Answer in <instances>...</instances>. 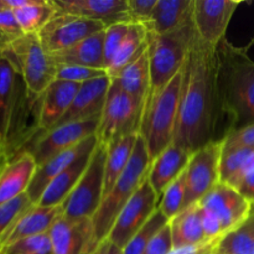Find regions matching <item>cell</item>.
Listing matches in <instances>:
<instances>
[{
    "label": "cell",
    "instance_id": "obj_1",
    "mask_svg": "<svg viewBox=\"0 0 254 254\" xmlns=\"http://www.w3.org/2000/svg\"><path fill=\"white\" fill-rule=\"evenodd\" d=\"M223 119L217 89L216 47L203 41L195 32L183 68L173 143L195 153L212 141H221L218 130Z\"/></svg>",
    "mask_w": 254,
    "mask_h": 254
},
{
    "label": "cell",
    "instance_id": "obj_2",
    "mask_svg": "<svg viewBox=\"0 0 254 254\" xmlns=\"http://www.w3.org/2000/svg\"><path fill=\"white\" fill-rule=\"evenodd\" d=\"M216 57L218 97L230 133L254 123V61L227 39L217 45Z\"/></svg>",
    "mask_w": 254,
    "mask_h": 254
},
{
    "label": "cell",
    "instance_id": "obj_3",
    "mask_svg": "<svg viewBox=\"0 0 254 254\" xmlns=\"http://www.w3.org/2000/svg\"><path fill=\"white\" fill-rule=\"evenodd\" d=\"M39 101L40 96L30 93L12 62L0 55V143L10 159L32 139L29 119L34 117L37 123Z\"/></svg>",
    "mask_w": 254,
    "mask_h": 254
},
{
    "label": "cell",
    "instance_id": "obj_4",
    "mask_svg": "<svg viewBox=\"0 0 254 254\" xmlns=\"http://www.w3.org/2000/svg\"><path fill=\"white\" fill-rule=\"evenodd\" d=\"M183 71L158 92L149 93L141 114L139 136L143 138L150 158L155 159L173 144L178 123Z\"/></svg>",
    "mask_w": 254,
    "mask_h": 254
},
{
    "label": "cell",
    "instance_id": "obj_5",
    "mask_svg": "<svg viewBox=\"0 0 254 254\" xmlns=\"http://www.w3.org/2000/svg\"><path fill=\"white\" fill-rule=\"evenodd\" d=\"M151 163H153V159L149 155L145 141L141 136H139L128 166L103 198L96 215L92 218L96 248L102 241L108 237L112 226L121 211L126 207V205L135 195L141 184L146 180Z\"/></svg>",
    "mask_w": 254,
    "mask_h": 254
},
{
    "label": "cell",
    "instance_id": "obj_6",
    "mask_svg": "<svg viewBox=\"0 0 254 254\" xmlns=\"http://www.w3.org/2000/svg\"><path fill=\"white\" fill-rule=\"evenodd\" d=\"M196 29L192 20L169 34L146 35L150 60V91H160L184 68ZM148 93V94H149Z\"/></svg>",
    "mask_w": 254,
    "mask_h": 254
},
{
    "label": "cell",
    "instance_id": "obj_7",
    "mask_svg": "<svg viewBox=\"0 0 254 254\" xmlns=\"http://www.w3.org/2000/svg\"><path fill=\"white\" fill-rule=\"evenodd\" d=\"M17 69L31 94L41 96L56 79V64L40 42L37 34L22 35L5 45L1 51Z\"/></svg>",
    "mask_w": 254,
    "mask_h": 254
},
{
    "label": "cell",
    "instance_id": "obj_8",
    "mask_svg": "<svg viewBox=\"0 0 254 254\" xmlns=\"http://www.w3.org/2000/svg\"><path fill=\"white\" fill-rule=\"evenodd\" d=\"M107 146L97 145L81 180L61 205L62 217L71 221L93 218L103 201Z\"/></svg>",
    "mask_w": 254,
    "mask_h": 254
},
{
    "label": "cell",
    "instance_id": "obj_9",
    "mask_svg": "<svg viewBox=\"0 0 254 254\" xmlns=\"http://www.w3.org/2000/svg\"><path fill=\"white\" fill-rule=\"evenodd\" d=\"M141 114L143 108L111 79V87L96 133L98 143L108 146L113 141L130 134L139 135Z\"/></svg>",
    "mask_w": 254,
    "mask_h": 254
},
{
    "label": "cell",
    "instance_id": "obj_10",
    "mask_svg": "<svg viewBox=\"0 0 254 254\" xmlns=\"http://www.w3.org/2000/svg\"><path fill=\"white\" fill-rule=\"evenodd\" d=\"M221 155L222 140L212 141L192 154L184 171L186 191L184 210L200 202L220 183Z\"/></svg>",
    "mask_w": 254,
    "mask_h": 254
},
{
    "label": "cell",
    "instance_id": "obj_11",
    "mask_svg": "<svg viewBox=\"0 0 254 254\" xmlns=\"http://www.w3.org/2000/svg\"><path fill=\"white\" fill-rule=\"evenodd\" d=\"M99 118L101 117L55 127L46 133L35 136L21 151H27L31 154L37 166L42 165L52 156L78 145L89 136L96 135Z\"/></svg>",
    "mask_w": 254,
    "mask_h": 254
},
{
    "label": "cell",
    "instance_id": "obj_12",
    "mask_svg": "<svg viewBox=\"0 0 254 254\" xmlns=\"http://www.w3.org/2000/svg\"><path fill=\"white\" fill-rule=\"evenodd\" d=\"M158 195L146 178L135 195L121 211L107 238L123 250L158 210Z\"/></svg>",
    "mask_w": 254,
    "mask_h": 254
},
{
    "label": "cell",
    "instance_id": "obj_13",
    "mask_svg": "<svg viewBox=\"0 0 254 254\" xmlns=\"http://www.w3.org/2000/svg\"><path fill=\"white\" fill-rule=\"evenodd\" d=\"M104 29L106 26L102 22L57 11L37 36L45 51L51 55L68 49Z\"/></svg>",
    "mask_w": 254,
    "mask_h": 254
},
{
    "label": "cell",
    "instance_id": "obj_14",
    "mask_svg": "<svg viewBox=\"0 0 254 254\" xmlns=\"http://www.w3.org/2000/svg\"><path fill=\"white\" fill-rule=\"evenodd\" d=\"M198 205L218 218L225 235L245 225L252 213L250 201L246 200L237 189L221 181L198 202Z\"/></svg>",
    "mask_w": 254,
    "mask_h": 254
},
{
    "label": "cell",
    "instance_id": "obj_15",
    "mask_svg": "<svg viewBox=\"0 0 254 254\" xmlns=\"http://www.w3.org/2000/svg\"><path fill=\"white\" fill-rule=\"evenodd\" d=\"M240 4L235 0H193L192 21L198 36L217 47L226 39L227 27Z\"/></svg>",
    "mask_w": 254,
    "mask_h": 254
},
{
    "label": "cell",
    "instance_id": "obj_16",
    "mask_svg": "<svg viewBox=\"0 0 254 254\" xmlns=\"http://www.w3.org/2000/svg\"><path fill=\"white\" fill-rule=\"evenodd\" d=\"M49 235L52 254H91L96 250L92 218L71 221L61 216Z\"/></svg>",
    "mask_w": 254,
    "mask_h": 254
},
{
    "label": "cell",
    "instance_id": "obj_17",
    "mask_svg": "<svg viewBox=\"0 0 254 254\" xmlns=\"http://www.w3.org/2000/svg\"><path fill=\"white\" fill-rule=\"evenodd\" d=\"M79 86L81 84L61 79H55L49 84L40 96L37 133L35 136L41 135L57 126L71 107Z\"/></svg>",
    "mask_w": 254,
    "mask_h": 254
},
{
    "label": "cell",
    "instance_id": "obj_18",
    "mask_svg": "<svg viewBox=\"0 0 254 254\" xmlns=\"http://www.w3.org/2000/svg\"><path fill=\"white\" fill-rule=\"evenodd\" d=\"M56 10L102 22L106 27L118 22H130L127 0H52Z\"/></svg>",
    "mask_w": 254,
    "mask_h": 254
},
{
    "label": "cell",
    "instance_id": "obj_19",
    "mask_svg": "<svg viewBox=\"0 0 254 254\" xmlns=\"http://www.w3.org/2000/svg\"><path fill=\"white\" fill-rule=\"evenodd\" d=\"M109 87H111V78L108 76L99 77L82 83L71 107L64 118L57 123V126L101 117Z\"/></svg>",
    "mask_w": 254,
    "mask_h": 254
},
{
    "label": "cell",
    "instance_id": "obj_20",
    "mask_svg": "<svg viewBox=\"0 0 254 254\" xmlns=\"http://www.w3.org/2000/svg\"><path fill=\"white\" fill-rule=\"evenodd\" d=\"M97 145H98V139H97L96 135H92L89 138H87L86 140L82 141V143H79L78 145L73 146L71 149H67L64 151H61L57 155L52 156L46 163L37 166L36 173H35L31 184H30L26 192L29 195V197L31 198L32 202H34V205H37L45 189L47 188V185L61 171L68 168L82 154H84L88 150H92V149H96Z\"/></svg>",
    "mask_w": 254,
    "mask_h": 254
},
{
    "label": "cell",
    "instance_id": "obj_21",
    "mask_svg": "<svg viewBox=\"0 0 254 254\" xmlns=\"http://www.w3.org/2000/svg\"><path fill=\"white\" fill-rule=\"evenodd\" d=\"M192 154L173 143L154 159L148 174V181L159 200L164 191L185 171Z\"/></svg>",
    "mask_w": 254,
    "mask_h": 254
},
{
    "label": "cell",
    "instance_id": "obj_22",
    "mask_svg": "<svg viewBox=\"0 0 254 254\" xmlns=\"http://www.w3.org/2000/svg\"><path fill=\"white\" fill-rule=\"evenodd\" d=\"M37 164L27 151H21L0 173V206L27 192Z\"/></svg>",
    "mask_w": 254,
    "mask_h": 254
},
{
    "label": "cell",
    "instance_id": "obj_23",
    "mask_svg": "<svg viewBox=\"0 0 254 254\" xmlns=\"http://www.w3.org/2000/svg\"><path fill=\"white\" fill-rule=\"evenodd\" d=\"M56 66H82L104 69V30L78 44L50 55Z\"/></svg>",
    "mask_w": 254,
    "mask_h": 254
},
{
    "label": "cell",
    "instance_id": "obj_24",
    "mask_svg": "<svg viewBox=\"0 0 254 254\" xmlns=\"http://www.w3.org/2000/svg\"><path fill=\"white\" fill-rule=\"evenodd\" d=\"M94 150L96 149H92V150L82 154L74 163H72L64 171H61L45 189L37 205L42 206V207L61 206L66 201V198L71 195L78 181L81 180Z\"/></svg>",
    "mask_w": 254,
    "mask_h": 254
},
{
    "label": "cell",
    "instance_id": "obj_25",
    "mask_svg": "<svg viewBox=\"0 0 254 254\" xmlns=\"http://www.w3.org/2000/svg\"><path fill=\"white\" fill-rule=\"evenodd\" d=\"M193 0H158L144 26L156 35L169 34L192 20Z\"/></svg>",
    "mask_w": 254,
    "mask_h": 254
},
{
    "label": "cell",
    "instance_id": "obj_26",
    "mask_svg": "<svg viewBox=\"0 0 254 254\" xmlns=\"http://www.w3.org/2000/svg\"><path fill=\"white\" fill-rule=\"evenodd\" d=\"M122 91L131 97L140 108L144 109L146 97L150 91V60L148 46L145 51L129 66H127L117 77L112 78Z\"/></svg>",
    "mask_w": 254,
    "mask_h": 254
},
{
    "label": "cell",
    "instance_id": "obj_27",
    "mask_svg": "<svg viewBox=\"0 0 254 254\" xmlns=\"http://www.w3.org/2000/svg\"><path fill=\"white\" fill-rule=\"evenodd\" d=\"M62 211L61 206L57 207H42V206L35 205L17 221L15 227L9 233L5 241L2 242L0 251L6 246L22 238L32 237V236L47 233L51 230L52 225L61 217Z\"/></svg>",
    "mask_w": 254,
    "mask_h": 254
},
{
    "label": "cell",
    "instance_id": "obj_28",
    "mask_svg": "<svg viewBox=\"0 0 254 254\" xmlns=\"http://www.w3.org/2000/svg\"><path fill=\"white\" fill-rule=\"evenodd\" d=\"M174 248L197 246L208 242L203 232L198 205L190 206L169 221ZM216 242V241H215Z\"/></svg>",
    "mask_w": 254,
    "mask_h": 254
},
{
    "label": "cell",
    "instance_id": "obj_29",
    "mask_svg": "<svg viewBox=\"0 0 254 254\" xmlns=\"http://www.w3.org/2000/svg\"><path fill=\"white\" fill-rule=\"evenodd\" d=\"M138 134H130L118 139L107 146L106 165H104V192L103 198L111 191L114 184L118 181L122 174L128 166L133 156L135 144L138 141Z\"/></svg>",
    "mask_w": 254,
    "mask_h": 254
},
{
    "label": "cell",
    "instance_id": "obj_30",
    "mask_svg": "<svg viewBox=\"0 0 254 254\" xmlns=\"http://www.w3.org/2000/svg\"><path fill=\"white\" fill-rule=\"evenodd\" d=\"M146 35H148V30L143 24L131 22L126 39L123 40L112 61L109 62L108 67L106 68L109 78L112 79L118 76L127 66L135 61L145 51L146 46H148Z\"/></svg>",
    "mask_w": 254,
    "mask_h": 254
},
{
    "label": "cell",
    "instance_id": "obj_31",
    "mask_svg": "<svg viewBox=\"0 0 254 254\" xmlns=\"http://www.w3.org/2000/svg\"><path fill=\"white\" fill-rule=\"evenodd\" d=\"M56 12L52 0H34L29 6L15 10L14 14L24 35H29L39 34Z\"/></svg>",
    "mask_w": 254,
    "mask_h": 254
},
{
    "label": "cell",
    "instance_id": "obj_32",
    "mask_svg": "<svg viewBox=\"0 0 254 254\" xmlns=\"http://www.w3.org/2000/svg\"><path fill=\"white\" fill-rule=\"evenodd\" d=\"M216 251L221 254H254V232L247 223L223 236Z\"/></svg>",
    "mask_w": 254,
    "mask_h": 254
},
{
    "label": "cell",
    "instance_id": "obj_33",
    "mask_svg": "<svg viewBox=\"0 0 254 254\" xmlns=\"http://www.w3.org/2000/svg\"><path fill=\"white\" fill-rule=\"evenodd\" d=\"M34 202L27 193L19 196L15 200L0 206V247L5 238L9 236L17 221L32 207Z\"/></svg>",
    "mask_w": 254,
    "mask_h": 254
},
{
    "label": "cell",
    "instance_id": "obj_34",
    "mask_svg": "<svg viewBox=\"0 0 254 254\" xmlns=\"http://www.w3.org/2000/svg\"><path fill=\"white\" fill-rule=\"evenodd\" d=\"M168 225V218L160 211L156 210L154 215L149 218L148 222L145 223V226L123 248V254H143L150 241Z\"/></svg>",
    "mask_w": 254,
    "mask_h": 254
},
{
    "label": "cell",
    "instance_id": "obj_35",
    "mask_svg": "<svg viewBox=\"0 0 254 254\" xmlns=\"http://www.w3.org/2000/svg\"><path fill=\"white\" fill-rule=\"evenodd\" d=\"M185 178L184 173L164 191L159 200L158 210L168 218L169 221L173 220L178 216L185 207Z\"/></svg>",
    "mask_w": 254,
    "mask_h": 254
},
{
    "label": "cell",
    "instance_id": "obj_36",
    "mask_svg": "<svg viewBox=\"0 0 254 254\" xmlns=\"http://www.w3.org/2000/svg\"><path fill=\"white\" fill-rule=\"evenodd\" d=\"M0 254H52L49 232L22 238L0 251Z\"/></svg>",
    "mask_w": 254,
    "mask_h": 254
},
{
    "label": "cell",
    "instance_id": "obj_37",
    "mask_svg": "<svg viewBox=\"0 0 254 254\" xmlns=\"http://www.w3.org/2000/svg\"><path fill=\"white\" fill-rule=\"evenodd\" d=\"M131 22H118L104 29V68H107L119 49L123 40L126 39Z\"/></svg>",
    "mask_w": 254,
    "mask_h": 254
},
{
    "label": "cell",
    "instance_id": "obj_38",
    "mask_svg": "<svg viewBox=\"0 0 254 254\" xmlns=\"http://www.w3.org/2000/svg\"><path fill=\"white\" fill-rule=\"evenodd\" d=\"M108 76L104 69L82 66H56V79L82 84L84 82Z\"/></svg>",
    "mask_w": 254,
    "mask_h": 254
},
{
    "label": "cell",
    "instance_id": "obj_39",
    "mask_svg": "<svg viewBox=\"0 0 254 254\" xmlns=\"http://www.w3.org/2000/svg\"><path fill=\"white\" fill-rule=\"evenodd\" d=\"M232 149H254V123L226 134L222 139V150Z\"/></svg>",
    "mask_w": 254,
    "mask_h": 254
},
{
    "label": "cell",
    "instance_id": "obj_40",
    "mask_svg": "<svg viewBox=\"0 0 254 254\" xmlns=\"http://www.w3.org/2000/svg\"><path fill=\"white\" fill-rule=\"evenodd\" d=\"M158 0H127L130 22L145 25L149 21Z\"/></svg>",
    "mask_w": 254,
    "mask_h": 254
},
{
    "label": "cell",
    "instance_id": "obj_41",
    "mask_svg": "<svg viewBox=\"0 0 254 254\" xmlns=\"http://www.w3.org/2000/svg\"><path fill=\"white\" fill-rule=\"evenodd\" d=\"M22 35L24 32L17 22L14 11L9 9L0 10V37L9 44Z\"/></svg>",
    "mask_w": 254,
    "mask_h": 254
},
{
    "label": "cell",
    "instance_id": "obj_42",
    "mask_svg": "<svg viewBox=\"0 0 254 254\" xmlns=\"http://www.w3.org/2000/svg\"><path fill=\"white\" fill-rule=\"evenodd\" d=\"M174 250L170 227L165 226L145 248L143 254H168Z\"/></svg>",
    "mask_w": 254,
    "mask_h": 254
},
{
    "label": "cell",
    "instance_id": "obj_43",
    "mask_svg": "<svg viewBox=\"0 0 254 254\" xmlns=\"http://www.w3.org/2000/svg\"><path fill=\"white\" fill-rule=\"evenodd\" d=\"M218 241L216 242H206L197 246H189V247L174 248L168 254H208L216 250Z\"/></svg>",
    "mask_w": 254,
    "mask_h": 254
},
{
    "label": "cell",
    "instance_id": "obj_44",
    "mask_svg": "<svg viewBox=\"0 0 254 254\" xmlns=\"http://www.w3.org/2000/svg\"><path fill=\"white\" fill-rule=\"evenodd\" d=\"M237 190L240 191L241 195L246 200L250 201L252 207H254V171H252L250 175L243 179L242 183L238 185Z\"/></svg>",
    "mask_w": 254,
    "mask_h": 254
},
{
    "label": "cell",
    "instance_id": "obj_45",
    "mask_svg": "<svg viewBox=\"0 0 254 254\" xmlns=\"http://www.w3.org/2000/svg\"><path fill=\"white\" fill-rule=\"evenodd\" d=\"M91 254H123V250L114 245L113 242H111L108 238H106L97 246L96 250Z\"/></svg>",
    "mask_w": 254,
    "mask_h": 254
},
{
    "label": "cell",
    "instance_id": "obj_46",
    "mask_svg": "<svg viewBox=\"0 0 254 254\" xmlns=\"http://www.w3.org/2000/svg\"><path fill=\"white\" fill-rule=\"evenodd\" d=\"M11 160V159L9 158V155H7V153L5 151L4 146L1 145V143H0V173L2 171V169L6 166V164L9 163V161Z\"/></svg>",
    "mask_w": 254,
    "mask_h": 254
},
{
    "label": "cell",
    "instance_id": "obj_47",
    "mask_svg": "<svg viewBox=\"0 0 254 254\" xmlns=\"http://www.w3.org/2000/svg\"><path fill=\"white\" fill-rule=\"evenodd\" d=\"M246 223H247V225L250 226L251 230H252L253 232H254V207H252V213H251L250 218H248L247 222H246Z\"/></svg>",
    "mask_w": 254,
    "mask_h": 254
},
{
    "label": "cell",
    "instance_id": "obj_48",
    "mask_svg": "<svg viewBox=\"0 0 254 254\" xmlns=\"http://www.w3.org/2000/svg\"><path fill=\"white\" fill-rule=\"evenodd\" d=\"M253 45H254V35H253V37H252V39L250 40V42H248V44L246 45V46H245V50H246V51H248V50H250L251 47L253 46Z\"/></svg>",
    "mask_w": 254,
    "mask_h": 254
},
{
    "label": "cell",
    "instance_id": "obj_49",
    "mask_svg": "<svg viewBox=\"0 0 254 254\" xmlns=\"http://www.w3.org/2000/svg\"><path fill=\"white\" fill-rule=\"evenodd\" d=\"M6 44H7V42H6V41H4V40H2L1 37H0V55H1L2 49H4L5 45H6Z\"/></svg>",
    "mask_w": 254,
    "mask_h": 254
},
{
    "label": "cell",
    "instance_id": "obj_50",
    "mask_svg": "<svg viewBox=\"0 0 254 254\" xmlns=\"http://www.w3.org/2000/svg\"><path fill=\"white\" fill-rule=\"evenodd\" d=\"M4 9V5H2V0H0V10Z\"/></svg>",
    "mask_w": 254,
    "mask_h": 254
},
{
    "label": "cell",
    "instance_id": "obj_51",
    "mask_svg": "<svg viewBox=\"0 0 254 254\" xmlns=\"http://www.w3.org/2000/svg\"><path fill=\"white\" fill-rule=\"evenodd\" d=\"M208 254H221V253H218V252H217V251H216V250H215V251H213V252H211V253H208Z\"/></svg>",
    "mask_w": 254,
    "mask_h": 254
}]
</instances>
